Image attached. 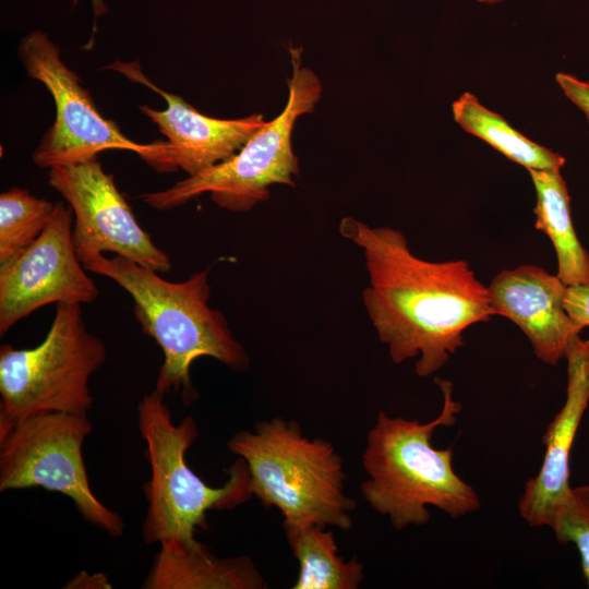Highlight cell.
<instances>
[{"mask_svg": "<svg viewBox=\"0 0 589 589\" xmlns=\"http://www.w3.org/2000/svg\"><path fill=\"white\" fill-rule=\"evenodd\" d=\"M73 211L58 202L41 235L0 263V334L35 310L60 302L91 303L98 296L72 240Z\"/></svg>", "mask_w": 589, "mask_h": 589, "instance_id": "11", "label": "cell"}, {"mask_svg": "<svg viewBox=\"0 0 589 589\" xmlns=\"http://www.w3.org/2000/svg\"><path fill=\"white\" fill-rule=\"evenodd\" d=\"M67 589H108L112 588L109 577L103 573L80 572L64 586Z\"/></svg>", "mask_w": 589, "mask_h": 589, "instance_id": "23", "label": "cell"}, {"mask_svg": "<svg viewBox=\"0 0 589 589\" xmlns=\"http://www.w3.org/2000/svg\"><path fill=\"white\" fill-rule=\"evenodd\" d=\"M48 180L73 211L72 240L83 264L111 252L158 273L171 269L169 256L140 226L113 176L104 170L97 157L52 167Z\"/></svg>", "mask_w": 589, "mask_h": 589, "instance_id": "10", "label": "cell"}, {"mask_svg": "<svg viewBox=\"0 0 589 589\" xmlns=\"http://www.w3.org/2000/svg\"><path fill=\"white\" fill-rule=\"evenodd\" d=\"M298 561L293 589H357L364 578L363 564L356 556L345 561L330 530L312 525L285 530Z\"/></svg>", "mask_w": 589, "mask_h": 589, "instance_id": "18", "label": "cell"}, {"mask_svg": "<svg viewBox=\"0 0 589 589\" xmlns=\"http://www.w3.org/2000/svg\"><path fill=\"white\" fill-rule=\"evenodd\" d=\"M566 287L557 275L536 265L503 269L488 286L494 315L516 324L536 357L550 365L565 358L581 330L566 311Z\"/></svg>", "mask_w": 589, "mask_h": 589, "instance_id": "13", "label": "cell"}, {"mask_svg": "<svg viewBox=\"0 0 589 589\" xmlns=\"http://www.w3.org/2000/svg\"><path fill=\"white\" fill-rule=\"evenodd\" d=\"M477 2L484 3V4H496L501 3L505 0H476Z\"/></svg>", "mask_w": 589, "mask_h": 589, "instance_id": "25", "label": "cell"}, {"mask_svg": "<svg viewBox=\"0 0 589 589\" xmlns=\"http://www.w3.org/2000/svg\"><path fill=\"white\" fill-rule=\"evenodd\" d=\"M145 589H262L266 584L248 556L217 558L203 544L185 552L160 550Z\"/></svg>", "mask_w": 589, "mask_h": 589, "instance_id": "15", "label": "cell"}, {"mask_svg": "<svg viewBox=\"0 0 589 589\" xmlns=\"http://www.w3.org/2000/svg\"><path fill=\"white\" fill-rule=\"evenodd\" d=\"M555 81L563 94L589 121V81L580 80L579 77L565 72L556 73Z\"/></svg>", "mask_w": 589, "mask_h": 589, "instance_id": "22", "label": "cell"}, {"mask_svg": "<svg viewBox=\"0 0 589 589\" xmlns=\"http://www.w3.org/2000/svg\"><path fill=\"white\" fill-rule=\"evenodd\" d=\"M338 230L364 256L362 301L378 339L397 364L418 358V376L442 369L465 345V330L494 316L488 286L467 261L421 259L401 231L351 216Z\"/></svg>", "mask_w": 589, "mask_h": 589, "instance_id": "1", "label": "cell"}, {"mask_svg": "<svg viewBox=\"0 0 589 589\" xmlns=\"http://www.w3.org/2000/svg\"><path fill=\"white\" fill-rule=\"evenodd\" d=\"M85 269L110 278L133 299V314L147 336L163 351L155 389L181 394L184 404L196 399L190 369L199 358L209 357L235 371H245L250 357L233 336L224 313L209 306V268L172 283L148 267L120 255H96Z\"/></svg>", "mask_w": 589, "mask_h": 589, "instance_id": "3", "label": "cell"}, {"mask_svg": "<svg viewBox=\"0 0 589 589\" xmlns=\"http://www.w3.org/2000/svg\"><path fill=\"white\" fill-rule=\"evenodd\" d=\"M434 381L443 394L436 418L421 423L381 410L366 436L362 467L368 479L361 493L396 530L428 524L429 506L459 518L481 505L474 489L454 470L453 446L435 448L431 443L434 431L455 424L461 410L453 397V383L440 377Z\"/></svg>", "mask_w": 589, "mask_h": 589, "instance_id": "2", "label": "cell"}, {"mask_svg": "<svg viewBox=\"0 0 589 589\" xmlns=\"http://www.w3.org/2000/svg\"><path fill=\"white\" fill-rule=\"evenodd\" d=\"M292 76L289 97L279 116L256 131L230 158L177 182L169 189L141 195L152 208L169 211L209 193L212 201L231 212H248L268 200L273 184L294 187L299 160L291 134L298 118L314 110L322 84L312 70L302 67V48H289Z\"/></svg>", "mask_w": 589, "mask_h": 589, "instance_id": "7", "label": "cell"}, {"mask_svg": "<svg viewBox=\"0 0 589 589\" xmlns=\"http://www.w3.org/2000/svg\"><path fill=\"white\" fill-rule=\"evenodd\" d=\"M93 426L87 416L46 412L26 417L0 433V491L41 488L69 497L81 516L110 537L122 518L93 493L82 447Z\"/></svg>", "mask_w": 589, "mask_h": 589, "instance_id": "8", "label": "cell"}, {"mask_svg": "<svg viewBox=\"0 0 589 589\" xmlns=\"http://www.w3.org/2000/svg\"><path fill=\"white\" fill-rule=\"evenodd\" d=\"M56 204L11 188L0 195V263L29 247L45 230Z\"/></svg>", "mask_w": 589, "mask_h": 589, "instance_id": "19", "label": "cell"}, {"mask_svg": "<svg viewBox=\"0 0 589 589\" xmlns=\"http://www.w3.org/2000/svg\"><path fill=\"white\" fill-rule=\"evenodd\" d=\"M566 399L543 435L545 452L538 473L525 484L518 507L531 527L551 526L570 491L569 457L589 404V339L575 336L565 353Z\"/></svg>", "mask_w": 589, "mask_h": 589, "instance_id": "14", "label": "cell"}, {"mask_svg": "<svg viewBox=\"0 0 589 589\" xmlns=\"http://www.w3.org/2000/svg\"><path fill=\"white\" fill-rule=\"evenodd\" d=\"M227 446L245 461L252 496L281 513L285 530L351 528L357 503L344 492L342 458L329 442L306 437L296 421L275 417L238 432Z\"/></svg>", "mask_w": 589, "mask_h": 589, "instance_id": "4", "label": "cell"}, {"mask_svg": "<svg viewBox=\"0 0 589 589\" xmlns=\"http://www.w3.org/2000/svg\"><path fill=\"white\" fill-rule=\"evenodd\" d=\"M565 308L573 322L580 329L589 327V284L567 286Z\"/></svg>", "mask_w": 589, "mask_h": 589, "instance_id": "21", "label": "cell"}, {"mask_svg": "<svg viewBox=\"0 0 589 589\" xmlns=\"http://www.w3.org/2000/svg\"><path fill=\"white\" fill-rule=\"evenodd\" d=\"M560 543H574L589 588V484L570 488L550 526Z\"/></svg>", "mask_w": 589, "mask_h": 589, "instance_id": "20", "label": "cell"}, {"mask_svg": "<svg viewBox=\"0 0 589 589\" xmlns=\"http://www.w3.org/2000/svg\"><path fill=\"white\" fill-rule=\"evenodd\" d=\"M19 56L27 75L46 86L56 105L55 122L32 155L35 165L49 169L71 166L106 149H125L154 166L164 142H133L113 121L101 116L77 74L61 60L59 46L47 34L29 32L21 40Z\"/></svg>", "mask_w": 589, "mask_h": 589, "instance_id": "9", "label": "cell"}, {"mask_svg": "<svg viewBox=\"0 0 589 589\" xmlns=\"http://www.w3.org/2000/svg\"><path fill=\"white\" fill-rule=\"evenodd\" d=\"M106 69L120 72L165 98V110L140 106V110L158 125L168 140L164 142L165 152L156 167L158 171L180 168L189 176L196 175L230 158L266 122L261 113L228 120L205 116L182 97L149 81L139 62L116 60Z\"/></svg>", "mask_w": 589, "mask_h": 589, "instance_id": "12", "label": "cell"}, {"mask_svg": "<svg viewBox=\"0 0 589 589\" xmlns=\"http://www.w3.org/2000/svg\"><path fill=\"white\" fill-rule=\"evenodd\" d=\"M537 201L534 227L551 240L557 276L566 285L589 284V253L575 230L570 197L560 169H528Z\"/></svg>", "mask_w": 589, "mask_h": 589, "instance_id": "16", "label": "cell"}, {"mask_svg": "<svg viewBox=\"0 0 589 589\" xmlns=\"http://www.w3.org/2000/svg\"><path fill=\"white\" fill-rule=\"evenodd\" d=\"M454 121L467 133L484 141L509 160L528 169H562L565 158L540 145L490 110L471 93L465 92L452 104Z\"/></svg>", "mask_w": 589, "mask_h": 589, "instance_id": "17", "label": "cell"}, {"mask_svg": "<svg viewBox=\"0 0 589 589\" xmlns=\"http://www.w3.org/2000/svg\"><path fill=\"white\" fill-rule=\"evenodd\" d=\"M106 359L103 340L86 328L81 304L57 303L41 344L0 347V433L38 413L86 416L93 404L88 381Z\"/></svg>", "mask_w": 589, "mask_h": 589, "instance_id": "6", "label": "cell"}, {"mask_svg": "<svg viewBox=\"0 0 589 589\" xmlns=\"http://www.w3.org/2000/svg\"><path fill=\"white\" fill-rule=\"evenodd\" d=\"M164 396L154 389L137 407L151 466V479L143 486L148 508L142 534L145 543H158L160 550L185 552L203 545L195 532L207 527L208 510L232 509L252 494L242 458L229 467V478L219 488L209 486L189 467L185 453L199 436L196 422L187 417L175 424Z\"/></svg>", "mask_w": 589, "mask_h": 589, "instance_id": "5", "label": "cell"}, {"mask_svg": "<svg viewBox=\"0 0 589 589\" xmlns=\"http://www.w3.org/2000/svg\"><path fill=\"white\" fill-rule=\"evenodd\" d=\"M79 0H73V4H76ZM95 19L107 13L108 9L105 5L104 0H92Z\"/></svg>", "mask_w": 589, "mask_h": 589, "instance_id": "24", "label": "cell"}]
</instances>
